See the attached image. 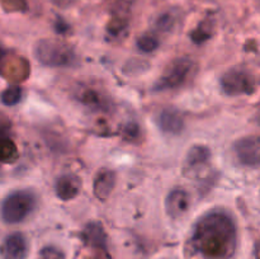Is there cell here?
<instances>
[{
  "label": "cell",
  "instance_id": "cell-1",
  "mask_svg": "<svg viewBox=\"0 0 260 259\" xmlns=\"http://www.w3.org/2000/svg\"><path fill=\"white\" fill-rule=\"evenodd\" d=\"M236 226L233 217L221 210L205 213L193 226L189 245L202 259H230L236 249Z\"/></svg>",
  "mask_w": 260,
  "mask_h": 259
},
{
  "label": "cell",
  "instance_id": "cell-2",
  "mask_svg": "<svg viewBox=\"0 0 260 259\" xmlns=\"http://www.w3.org/2000/svg\"><path fill=\"white\" fill-rule=\"evenodd\" d=\"M35 56L50 68H68L75 63V51L68 43L53 40H41L35 47Z\"/></svg>",
  "mask_w": 260,
  "mask_h": 259
},
{
  "label": "cell",
  "instance_id": "cell-3",
  "mask_svg": "<svg viewBox=\"0 0 260 259\" xmlns=\"http://www.w3.org/2000/svg\"><path fill=\"white\" fill-rule=\"evenodd\" d=\"M36 206V197L29 190H15L4 198L2 217L7 223H18L30 215Z\"/></svg>",
  "mask_w": 260,
  "mask_h": 259
},
{
  "label": "cell",
  "instance_id": "cell-4",
  "mask_svg": "<svg viewBox=\"0 0 260 259\" xmlns=\"http://www.w3.org/2000/svg\"><path fill=\"white\" fill-rule=\"evenodd\" d=\"M194 70V62L189 57H179L173 61L159 80L154 85V90H172L180 88L190 78Z\"/></svg>",
  "mask_w": 260,
  "mask_h": 259
},
{
  "label": "cell",
  "instance_id": "cell-5",
  "mask_svg": "<svg viewBox=\"0 0 260 259\" xmlns=\"http://www.w3.org/2000/svg\"><path fill=\"white\" fill-rule=\"evenodd\" d=\"M220 83L223 93L230 96L249 95L255 90V79L244 69H230L223 74Z\"/></svg>",
  "mask_w": 260,
  "mask_h": 259
},
{
  "label": "cell",
  "instance_id": "cell-6",
  "mask_svg": "<svg viewBox=\"0 0 260 259\" xmlns=\"http://www.w3.org/2000/svg\"><path fill=\"white\" fill-rule=\"evenodd\" d=\"M234 152L239 161L245 167H260V136L251 135L239 139L234 144Z\"/></svg>",
  "mask_w": 260,
  "mask_h": 259
},
{
  "label": "cell",
  "instance_id": "cell-7",
  "mask_svg": "<svg viewBox=\"0 0 260 259\" xmlns=\"http://www.w3.org/2000/svg\"><path fill=\"white\" fill-rule=\"evenodd\" d=\"M190 206V196L183 188H175L170 190L165 200V211L173 218H178L188 212Z\"/></svg>",
  "mask_w": 260,
  "mask_h": 259
},
{
  "label": "cell",
  "instance_id": "cell-8",
  "mask_svg": "<svg viewBox=\"0 0 260 259\" xmlns=\"http://www.w3.org/2000/svg\"><path fill=\"white\" fill-rule=\"evenodd\" d=\"M2 254L4 259H25L28 254L27 239L20 233L10 234L3 243Z\"/></svg>",
  "mask_w": 260,
  "mask_h": 259
},
{
  "label": "cell",
  "instance_id": "cell-9",
  "mask_svg": "<svg viewBox=\"0 0 260 259\" xmlns=\"http://www.w3.org/2000/svg\"><path fill=\"white\" fill-rule=\"evenodd\" d=\"M156 123L159 128L165 134L177 135L183 131L184 127V118L182 113L174 108L162 109L156 117Z\"/></svg>",
  "mask_w": 260,
  "mask_h": 259
},
{
  "label": "cell",
  "instance_id": "cell-10",
  "mask_svg": "<svg viewBox=\"0 0 260 259\" xmlns=\"http://www.w3.org/2000/svg\"><path fill=\"white\" fill-rule=\"evenodd\" d=\"M81 179L75 174H63L57 178L55 184L56 195L60 200L70 201L75 198L81 190Z\"/></svg>",
  "mask_w": 260,
  "mask_h": 259
},
{
  "label": "cell",
  "instance_id": "cell-11",
  "mask_svg": "<svg viewBox=\"0 0 260 259\" xmlns=\"http://www.w3.org/2000/svg\"><path fill=\"white\" fill-rule=\"evenodd\" d=\"M211 151L208 147L202 146V145H197L193 146L188 152L187 157H185L184 170L185 173H190V174H197V173L202 172L206 167H207L208 161H210Z\"/></svg>",
  "mask_w": 260,
  "mask_h": 259
},
{
  "label": "cell",
  "instance_id": "cell-12",
  "mask_svg": "<svg viewBox=\"0 0 260 259\" xmlns=\"http://www.w3.org/2000/svg\"><path fill=\"white\" fill-rule=\"evenodd\" d=\"M116 185V174L109 169H102L96 173L93 183L94 196L98 200L106 201L113 192Z\"/></svg>",
  "mask_w": 260,
  "mask_h": 259
},
{
  "label": "cell",
  "instance_id": "cell-13",
  "mask_svg": "<svg viewBox=\"0 0 260 259\" xmlns=\"http://www.w3.org/2000/svg\"><path fill=\"white\" fill-rule=\"evenodd\" d=\"M83 238L88 245L94 246V248L106 249L107 246V238L101 223L91 222L85 228L83 233Z\"/></svg>",
  "mask_w": 260,
  "mask_h": 259
},
{
  "label": "cell",
  "instance_id": "cell-14",
  "mask_svg": "<svg viewBox=\"0 0 260 259\" xmlns=\"http://www.w3.org/2000/svg\"><path fill=\"white\" fill-rule=\"evenodd\" d=\"M22 99V88L18 85H10L2 93V102L5 106H15Z\"/></svg>",
  "mask_w": 260,
  "mask_h": 259
},
{
  "label": "cell",
  "instance_id": "cell-15",
  "mask_svg": "<svg viewBox=\"0 0 260 259\" xmlns=\"http://www.w3.org/2000/svg\"><path fill=\"white\" fill-rule=\"evenodd\" d=\"M80 101L83 102L85 106L90 107V108H101L103 107V96L95 90H91V89H88V90H83L80 93Z\"/></svg>",
  "mask_w": 260,
  "mask_h": 259
},
{
  "label": "cell",
  "instance_id": "cell-16",
  "mask_svg": "<svg viewBox=\"0 0 260 259\" xmlns=\"http://www.w3.org/2000/svg\"><path fill=\"white\" fill-rule=\"evenodd\" d=\"M175 22H177V18H175L174 13L165 12L159 15V18L155 22V28L159 32H169V30L173 29Z\"/></svg>",
  "mask_w": 260,
  "mask_h": 259
},
{
  "label": "cell",
  "instance_id": "cell-17",
  "mask_svg": "<svg viewBox=\"0 0 260 259\" xmlns=\"http://www.w3.org/2000/svg\"><path fill=\"white\" fill-rule=\"evenodd\" d=\"M18 157V150L10 139H3L2 141V160L4 163H12Z\"/></svg>",
  "mask_w": 260,
  "mask_h": 259
},
{
  "label": "cell",
  "instance_id": "cell-18",
  "mask_svg": "<svg viewBox=\"0 0 260 259\" xmlns=\"http://www.w3.org/2000/svg\"><path fill=\"white\" fill-rule=\"evenodd\" d=\"M159 40L152 35H144L137 40V47L142 52H152L159 47Z\"/></svg>",
  "mask_w": 260,
  "mask_h": 259
},
{
  "label": "cell",
  "instance_id": "cell-19",
  "mask_svg": "<svg viewBox=\"0 0 260 259\" xmlns=\"http://www.w3.org/2000/svg\"><path fill=\"white\" fill-rule=\"evenodd\" d=\"M38 259H65V255L55 246H45L38 254Z\"/></svg>",
  "mask_w": 260,
  "mask_h": 259
},
{
  "label": "cell",
  "instance_id": "cell-20",
  "mask_svg": "<svg viewBox=\"0 0 260 259\" xmlns=\"http://www.w3.org/2000/svg\"><path fill=\"white\" fill-rule=\"evenodd\" d=\"M3 5L8 10H25L27 3L25 0H3Z\"/></svg>",
  "mask_w": 260,
  "mask_h": 259
},
{
  "label": "cell",
  "instance_id": "cell-21",
  "mask_svg": "<svg viewBox=\"0 0 260 259\" xmlns=\"http://www.w3.org/2000/svg\"><path fill=\"white\" fill-rule=\"evenodd\" d=\"M74 2H75V0H52L53 4L57 5V7H60V8L70 7Z\"/></svg>",
  "mask_w": 260,
  "mask_h": 259
},
{
  "label": "cell",
  "instance_id": "cell-22",
  "mask_svg": "<svg viewBox=\"0 0 260 259\" xmlns=\"http://www.w3.org/2000/svg\"><path fill=\"white\" fill-rule=\"evenodd\" d=\"M254 254H255V258L260 259V240L256 243L255 245V250H254Z\"/></svg>",
  "mask_w": 260,
  "mask_h": 259
},
{
  "label": "cell",
  "instance_id": "cell-23",
  "mask_svg": "<svg viewBox=\"0 0 260 259\" xmlns=\"http://www.w3.org/2000/svg\"><path fill=\"white\" fill-rule=\"evenodd\" d=\"M256 119H258V123L260 124V108H259V111H258V114H256Z\"/></svg>",
  "mask_w": 260,
  "mask_h": 259
}]
</instances>
